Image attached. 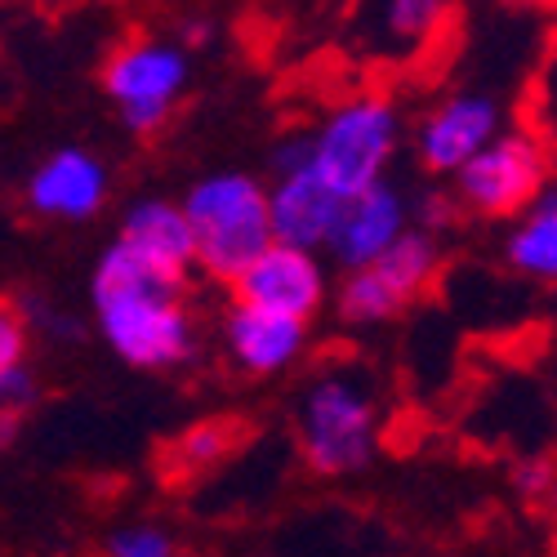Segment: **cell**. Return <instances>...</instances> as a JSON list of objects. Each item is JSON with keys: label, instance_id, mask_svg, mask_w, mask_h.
Here are the masks:
<instances>
[{"label": "cell", "instance_id": "30", "mask_svg": "<svg viewBox=\"0 0 557 557\" xmlns=\"http://www.w3.org/2000/svg\"><path fill=\"white\" fill-rule=\"evenodd\" d=\"M259 557H276V553H259Z\"/></svg>", "mask_w": 557, "mask_h": 557}, {"label": "cell", "instance_id": "23", "mask_svg": "<svg viewBox=\"0 0 557 557\" xmlns=\"http://www.w3.org/2000/svg\"><path fill=\"white\" fill-rule=\"evenodd\" d=\"M553 478H557V455H522L513 463V478H508V482H513L518 499L544 508V499L553 491Z\"/></svg>", "mask_w": 557, "mask_h": 557}, {"label": "cell", "instance_id": "8", "mask_svg": "<svg viewBox=\"0 0 557 557\" xmlns=\"http://www.w3.org/2000/svg\"><path fill=\"white\" fill-rule=\"evenodd\" d=\"M508 129L504 103L486 89H450L433 108L420 112L410 129V148L424 174L455 178L469 161H478Z\"/></svg>", "mask_w": 557, "mask_h": 557}, {"label": "cell", "instance_id": "24", "mask_svg": "<svg viewBox=\"0 0 557 557\" xmlns=\"http://www.w3.org/2000/svg\"><path fill=\"white\" fill-rule=\"evenodd\" d=\"M27 361H32V326L23 308L10 299L0 308V370H18Z\"/></svg>", "mask_w": 557, "mask_h": 557}, {"label": "cell", "instance_id": "3", "mask_svg": "<svg viewBox=\"0 0 557 557\" xmlns=\"http://www.w3.org/2000/svg\"><path fill=\"white\" fill-rule=\"evenodd\" d=\"M183 210L197 232V272L227 290L276 242L268 183L246 170H210L193 178V188L183 193Z\"/></svg>", "mask_w": 557, "mask_h": 557}, {"label": "cell", "instance_id": "31", "mask_svg": "<svg viewBox=\"0 0 557 557\" xmlns=\"http://www.w3.org/2000/svg\"><path fill=\"white\" fill-rule=\"evenodd\" d=\"M553 144H557V134H553Z\"/></svg>", "mask_w": 557, "mask_h": 557}, {"label": "cell", "instance_id": "16", "mask_svg": "<svg viewBox=\"0 0 557 557\" xmlns=\"http://www.w3.org/2000/svg\"><path fill=\"white\" fill-rule=\"evenodd\" d=\"M335 321L348 331H375V326H388L393 317H401L410 304L384 282L380 268H357V272H344L339 286H335Z\"/></svg>", "mask_w": 557, "mask_h": 557}, {"label": "cell", "instance_id": "10", "mask_svg": "<svg viewBox=\"0 0 557 557\" xmlns=\"http://www.w3.org/2000/svg\"><path fill=\"white\" fill-rule=\"evenodd\" d=\"M232 299H246L272 312H286L299 321H312L331 308L335 286H331V259L321 250H304V246H282L272 242L237 286H232Z\"/></svg>", "mask_w": 557, "mask_h": 557}, {"label": "cell", "instance_id": "5", "mask_svg": "<svg viewBox=\"0 0 557 557\" xmlns=\"http://www.w3.org/2000/svg\"><path fill=\"white\" fill-rule=\"evenodd\" d=\"M553 174H557L553 134L527 121V125H508L478 161L463 165L450 178V193L463 214L486 223H513L553 188Z\"/></svg>", "mask_w": 557, "mask_h": 557}, {"label": "cell", "instance_id": "28", "mask_svg": "<svg viewBox=\"0 0 557 557\" xmlns=\"http://www.w3.org/2000/svg\"><path fill=\"white\" fill-rule=\"evenodd\" d=\"M544 513H548V522L557 527V478H553V491H548V499H544Z\"/></svg>", "mask_w": 557, "mask_h": 557}, {"label": "cell", "instance_id": "11", "mask_svg": "<svg viewBox=\"0 0 557 557\" xmlns=\"http://www.w3.org/2000/svg\"><path fill=\"white\" fill-rule=\"evenodd\" d=\"M112 193V174L103 157L89 148H54L23 178V210L45 223H89L99 219Z\"/></svg>", "mask_w": 557, "mask_h": 557}, {"label": "cell", "instance_id": "17", "mask_svg": "<svg viewBox=\"0 0 557 557\" xmlns=\"http://www.w3.org/2000/svg\"><path fill=\"white\" fill-rule=\"evenodd\" d=\"M370 268H380L384 272V282L406 299H424L433 286H437V276L446 268V250H442V237L437 232H424V227H410L406 237L380 259V263H370Z\"/></svg>", "mask_w": 557, "mask_h": 557}, {"label": "cell", "instance_id": "19", "mask_svg": "<svg viewBox=\"0 0 557 557\" xmlns=\"http://www.w3.org/2000/svg\"><path fill=\"white\" fill-rule=\"evenodd\" d=\"M103 557H183V540L165 522L134 518V522H121L108 531Z\"/></svg>", "mask_w": 557, "mask_h": 557}, {"label": "cell", "instance_id": "9", "mask_svg": "<svg viewBox=\"0 0 557 557\" xmlns=\"http://www.w3.org/2000/svg\"><path fill=\"white\" fill-rule=\"evenodd\" d=\"M219 344L232 370H242L246 380H276L308 357L312 331L299 317L272 312L246 299H227L219 317Z\"/></svg>", "mask_w": 557, "mask_h": 557}, {"label": "cell", "instance_id": "25", "mask_svg": "<svg viewBox=\"0 0 557 557\" xmlns=\"http://www.w3.org/2000/svg\"><path fill=\"white\" fill-rule=\"evenodd\" d=\"M36 401H40V380H36L32 361L18 370H0V414H14L18 420Z\"/></svg>", "mask_w": 557, "mask_h": 557}, {"label": "cell", "instance_id": "4", "mask_svg": "<svg viewBox=\"0 0 557 557\" xmlns=\"http://www.w3.org/2000/svg\"><path fill=\"white\" fill-rule=\"evenodd\" d=\"M317 174L348 201L375 183H388L406 144V108L393 89H352L312 125Z\"/></svg>", "mask_w": 557, "mask_h": 557}, {"label": "cell", "instance_id": "20", "mask_svg": "<svg viewBox=\"0 0 557 557\" xmlns=\"http://www.w3.org/2000/svg\"><path fill=\"white\" fill-rule=\"evenodd\" d=\"M14 304L23 308L32 335H45V339H54V344H85L89 339V321L76 317V312H67V308H54L45 295H23Z\"/></svg>", "mask_w": 557, "mask_h": 557}, {"label": "cell", "instance_id": "26", "mask_svg": "<svg viewBox=\"0 0 557 557\" xmlns=\"http://www.w3.org/2000/svg\"><path fill=\"white\" fill-rule=\"evenodd\" d=\"M459 214H463V210H459V201H455L450 188H429V193L414 197V227L437 232V237H442L446 227H455Z\"/></svg>", "mask_w": 557, "mask_h": 557}, {"label": "cell", "instance_id": "18", "mask_svg": "<svg viewBox=\"0 0 557 557\" xmlns=\"http://www.w3.org/2000/svg\"><path fill=\"white\" fill-rule=\"evenodd\" d=\"M237 442H242V429L232 420H197L170 442L165 469L178 478H201V473L219 469V463L237 450Z\"/></svg>", "mask_w": 557, "mask_h": 557}, {"label": "cell", "instance_id": "22", "mask_svg": "<svg viewBox=\"0 0 557 557\" xmlns=\"http://www.w3.org/2000/svg\"><path fill=\"white\" fill-rule=\"evenodd\" d=\"M317 170V138L304 125H290L272 138L268 148V178H290V174H312Z\"/></svg>", "mask_w": 557, "mask_h": 557}, {"label": "cell", "instance_id": "13", "mask_svg": "<svg viewBox=\"0 0 557 557\" xmlns=\"http://www.w3.org/2000/svg\"><path fill=\"white\" fill-rule=\"evenodd\" d=\"M116 242L129 246L138 259H148L174 276L197 272V232L193 219L183 210V201L170 197H134L121 210Z\"/></svg>", "mask_w": 557, "mask_h": 557}, {"label": "cell", "instance_id": "7", "mask_svg": "<svg viewBox=\"0 0 557 557\" xmlns=\"http://www.w3.org/2000/svg\"><path fill=\"white\" fill-rule=\"evenodd\" d=\"M459 14V0H352L344 45L375 67H414L442 50Z\"/></svg>", "mask_w": 557, "mask_h": 557}, {"label": "cell", "instance_id": "21", "mask_svg": "<svg viewBox=\"0 0 557 557\" xmlns=\"http://www.w3.org/2000/svg\"><path fill=\"white\" fill-rule=\"evenodd\" d=\"M527 121L544 134H557V36L544 45L540 67L531 76V95H527Z\"/></svg>", "mask_w": 557, "mask_h": 557}, {"label": "cell", "instance_id": "6", "mask_svg": "<svg viewBox=\"0 0 557 557\" xmlns=\"http://www.w3.org/2000/svg\"><path fill=\"white\" fill-rule=\"evenodd\" d=\"M99 85L129 134H161L193 85V54L165 32H138L108 50Z\"/></svg>", "mask_w": 557, "mask_h": 557}, {"label": "cell", "instance_id": "14", "mask_svg": "<svg viewBox=\"0 0 557 557\" xmlns=\"http://www.w3.org/2000/svg\"><path fill=\"white\" fill-rule=\"evenodd\" d=\"M268 210H272V237L282 246H304L326 255L344 197L312 170L290 178H268Z\"/></svg>", "mask_w": 557, "mask_h": 557}, {"label": "cell", "instance_id": "27", "mask_svg": "<svg viewBox=\"0 0 557 557\" xmlns=\"http://www.w3.org/2000/svg\"><path fill=\"white\" fill-rule=\"evenodd\" d=\"M170 36H174L188 54H193V50H210V45L219 40V14H210V10H206V14H201V10H197V14H178V23H174Z\"/></svg>", "mask_w": 557, "mask_h": 557}, {"label": "cell", "instance_id": "1", "mask_svg": "<svg viewBox=\"0 0 557 557\" xmlns=\"http://www.w3.org/2000/svg\"><path fill=\"white\" fill-rule=\"evenodd\" d=\"M95 331L134 370H178L197 361L201 331L188 304V276H174L112 242L89 272Z\"/></svg>", "mask_w": 557, "mask_h": 557}, {"label": "cell", "instance_id": "12", "mask_svg": "<svg viewBox=\"0 0 557 557\" xmlns=\"http://www.w3.org/2000/svg\"><path fill=\"white\" fill-rule=\"evenodd\" d=\"M410 227H414V197H406L393 178L375 183V188L344 201L335 232L326 242V259L339 263L344 272L370 268V263H380Z\"/></svg>", "mask_w": 557, "mask_h": 557}, {"label": "cell", "instance_id": "15", "mask_svg": "<svg viewBox=\"0 0 557 557\" xmlns=\"http://www.w3.org/2000/svg\"><path fill=\"white\" fill-rule=\"evenodd\" d=\"M504 263L535 286H557V183L504 232Z\"/></svg>", "mask_w": 557, "mask_h": 557}, {"label": "cell", "instance_id": "29", "mask_svg": "<svg viewBox=\"0 0 557 557\" xmlns=\"http://www.w3.org/2000/svg\"><path fill=\"white\" fill-rule=\"evenodd\" d=\"M108 5H134V0H108Z\"/></svg>", "mask_w": 557, "mask_h": 557}, {"label": "cell", "instance_id": "2", "mask_svg": "<svg viewBox=\"0 0 557 557\" xmlns=\"http://www.w3.org/2000/svg\"><path fill=\"white\" fill-rule=\"evenodd\" d=\"M384 384L361 357H326L295 393V450L312 478H357L384 446Z\"/></svg>", "mask_w": 557, "mask_h": 557}]
</instances>
